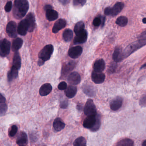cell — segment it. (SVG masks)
<instances>
[{
  "instance_id": "cell-1",
  "label": "cell",
  "mask_w": 146,
  "mask_h": 146,
  "mask_svg": "<svg viewBox=\"0 0 146 146\" xmlns=\"http://www.w3.org/2000/svg\"><path fill=\"white\" fill-rule=\"evenodd\" d=\"M28 0H15L13 10V16L17 19L24 17L29 11Z\"/></svg>"
},
{
  "instance_id": "cell-2",
  "label": "cell",
  "mask_w": 146,
  "mask_h": 146,
  "mask_svg": "<svg viewBox=\"0 0 146 146\" xmlns=\"http://www.w3.org/2000/svg\"><path fill=\"white\" fill-rule=\"evenodd\" d=\"M84 127L93 132L97 131L101 125L100 117L98 114L88 116L83 123Z\"/></svg>"
},
{
  "instance_id": "cell-3",
  "label": "cell",
  "mask_w": 146,
  "mask_h": 146,
  "mask_svg": "<svg viewBox=\"0 0 146 146\" xmlns=\"http://www.w3.org/2000/svg\"><path fill=\"white\" fill-rule=\"evenodd\" d=\"M146 45V40H138L128 45L123 51V58H126L134 52Z\"/></svg>"
},
{
  "instance_id": "cell-4",
  "label": "cell",
  "mask_w": 146,
  "mask_h": 146,
  "mask_svg": "<svg viewBox=\"0 0 146 146\" xmlns=\"http://www.w3.org/2000/svg\"><path fill=\"white\" fill-rule=\"evenodd\" d=\"M54 51V47L52 45H47L45 46L39 52L38 57L39 59L44 62L49 60L52 54Z\"/></svg>"
},
{
  "instance_id": "cell-5",
  "label": "cell",
  "mask_w": 146,
  "mask_h": 146,
  "mask_svg": "<svg viewBox=\"0 0 146 146\" xmlns=\"http://www.w3.org/2000/svg\"><path fill=\"white\" fill-rule=\"evenodd\" d=\"M84 114L87 116L97 114L96 108L93 100L88 99L87 100L84 108Z\"/></svg>"
},
{
  "instance_id": "cell-6",
  "label": "cell",
  "mask_w": 146,
  "mask_h": 146,
  "mask_svg": "<svg viewBox=\"0 0 146 146\" xmlns=\"http://www.w3.org/2000/svg\"><path fill=\"white\" fill-rule=\"evenodd\" d=\"M11 46V42L8 40L5 39L1 41L0 44V54L1 57H5L9 54Z\"/></svg>"
},
{
  "instance_id": "cell-7",
  "label": "cell",
  "mask_w": 146,
  "mask_h": 146,
  "mask_svg": "<svg viewBox=\"0 0 146 146\" xmlns=\"http://www.w3.org/2000/svg\"><path fill=\"white\" fill-rule=\"evenodd\" d=\"M7 33L12 38H15L17 35V24L13 21L9 22L6 27Z\"/></svg>"
},
{
  "instance_id": "cell-8",
  "label": "cell",
  "mask_w": 146,
  "mask_h": 146,
  "mask_svg": "<svg viewBox=\"0 0 146 146\" xmlns=\"http://www.w3.org/2000/svg\"><path fill=\"white\" fill-rule=\"evenodd\" d=\"M106 78V76L102 72L96 71L92 72L91 75V79L94 83L96 84H100L104 82Z\"/></svg>"
},
{
  "instance_id": "cell-9",
  "label": "cell",
  "mask_w": 146,
  "mask_h": 146,
  "mask_svg": "<svg viewBox=\"0 0 146 146\" xmlns=\"http://www.w3.org/2000/svg\"><path fill=\"white\" fill-rule=\"evenodd\" d=\"M123 102V98L120 96H117V97L111 100V101L110 102V108L112 111H117L122 107Z\"/></svg>"
},
{
  "instance_id": "cell-10",
  "label": "cell",
  "mask_w": 146,
  "mask_h": 146,
  "mask_svg": "<svg viewBox=\"0 0 146 146\" xmlns=\"http://www.w3.org/2000/svg\"><path fill=\"white\" fill-rule=\"evenodd\" d=\"M67 81L70 84L72 85H77L81 82V76L78 72H73L69 75L67 78Z\"/></svg>"
},
{
  "instance_id": "cell-11",
  "label": "cell",
  "mask_w": 146,
  "mask_h": 146,
  "mask_svg": "<svg viewBox=\"0 0 146 146\" xmlns=\"http://www.w3.org/2000/svg\"><path fill=\"white\" fill-rule=\"evenodd\" d=\"M83 52V49L80 46L71 48L68 51V55L70 58L76 59L80 57Z\"/></svg>"
},
{
  "instance_id": "cell-12",
  "label": "cell",
  "mask_w": 146,
  "mask_h": 146,
  "mask_svg": "<svg viewBox=\"0 0 146 146\" xmlns=\"http://www.w3.org/2000/svg\"><path fill=\"white\" fill-rule=\"evenodd\" d=\"M25 20H26L29 27L28 31L30 32H32L36 27L35 18L34 14L31 13H29L26 16Z\"/></svg>"
},
{
  "instance_id": "cell-13",
  "label": "cell",
  "mask_w": 146,
  "mask_h": 146,
  "mask_svg": "<svg viewBox=\"0 0 146 146\" xmlns=\"http://www.w3.org/2000/svg\"><path fill=\"white\" fill-rule=\"evenodd\" d=\"M88 39V33L85 30L76 35L74 40L75 44H82L87 41Z\"/></svg>"
},
{
  "instance_id": "cell-14",
  "label": "cell",
  "mask_w": 146,
  "mask_h": 146,
  "mask_svg": "<svg viewBox=\"0 0 146 146\" xmlns=\"http://www.w3.org/2000/svg\"><path fill=\"white\" fill-rule=\"evenodd\" d=\"M113 59L116 63L120 62L124 59L123 56V51L120 47L117 46L115 48L113 54Z\"/></svg>"
},
{
  "instance_id": "cell-15",
  "label": "cell",
  "mask_w": 146,
  "mask_h": 146,
  "mask_svg": "<svg viewBox=\"0 0 146 146\" xmlns=\"http://www.w3.org/2000/svg\"><path fill=\"white\" fill-rule=\"evenodd\" d=\"M124 7V4L123 2H118L116 3L112 7H111V16L115 17L117 16L121 12Z\"/></svg>"
},
{
  "instance_id": "cell-16",
  "label": "cell",
  "mask_w": 146,
  "mask_h": 146,
  "mask_svg": "<svg viewBox=\"0 0 146 146\" xmlns=\"http://www.w3.org/2000/svg\"><path fill=\"white\" fill-rule=\"evenodd\" d=\"M28 31L29 27L26 20L25 19L22 20L18 26V33L20 35L25 36L26 35Z\"/></svg>"
},
{
  "instance_id": "cell-17",
  "label": "cell",
  "mask_w": 146,
  "mask_h": 146,
  "mask_svg": "<svg viewBox=\"0 0 146 146\" xmlns=\"http://www.w3.org/2000/svg\"><path fill=\"white\" fill-rule=\"evenodd\" d=\"M66 22L65 19H59L56 21L52 29L53 33L56 34L66 26Z\"/></svg>"
},
{
  "instance_id": "cell-18",
  "label": "cell",
  "mask_w": 146,
  "mask_h": 146,
  "mask_svg": "<svg viewBox=\"0 0 146 146\" xmlns=\"http://www.w3.org/2000/svg\"><path fill=\"white\" fill-rule=\"evenodd\" d=\"M84 93L90 97H93L96 95V90L93 86L90 85H84L82 87Z\"/></svg>"
},
{
  "instance_id": "cell-19",
  "label": "cell",
  "mask_w": 146,
  "mask_h": 146,
  "mask_svg": "<svg viewBox=\"0 0 146 146\" xmlns=\"http://www.w3.org/2000/svg\"><path fill=\"white\" fill-rule=\"evenodd\" d=\"M52 90V87L50 84H45L40 88L39 93L41 96H46L51 93Z\"/></svg>"
},
{
  "instance_id": "cell-20",
  "label": "cell",
  "mask_w": 146,
  "mask_h": 146,
  "mask_svg": "<svg viewBox=\"0 0 146 146\" xmlns=\"http://www.w3.org/2000/svg\"><path fill=\"white\" fill-rule=\"evenodd\" d=\"M77 88L73 85H70L65 90V94L66 97L68 98H73L76 94Z\"/></svg>"
},
{
  "instance_id": "cell-21",
  "label": "cell",
  "mask_w": 146,
  "mask_h": 146,
  "mask_svg": "<svg viewBox=\"0 0 146 146\" xmlns=\"http://www.w3.org/2000/svg\"><path fill=\"white\" fill-rule=\"evenodd\" d=\"M105 67L106 64L105 61L102 59L97 60L94 64V70L96 71L102 72L105 70Z\"/></svg>"
},
{
  "instance_id": "cell-22",
  "label": "cell",
  "mask_w": 146,
  "mask_h": 146,
  "mask_svg": "<svg viewBox=\"0 0 146 146\" xmlns=\"http://www.w3.org/2000/svg\"><path fill=\"white\" fill-rule=\"evenodd\" d=\"M28 136L25 132H20L17 139V143L19 146H24L28 143Z\"/></svg>"
},
{
  "instance_id": "cell-23",
  "label": "cell",
  "mask_w": 146,
  "mask_h": 146,
  "mask_svg": "<svg viewBox=\"0 0 146 146\" xmlns=\"http://www.w3.org/2000/svg\"><path fill=\"white\" fill-rule=\"evenodd\" d=\"M54 129L56 131L62 130L65 127V124L60 118H57L54 119L53 124Z\"/></svg>"
},
{
  "instance_id": "cell-24",
  "label": "cell",
  "mask_w": 146,
  "mask_h": 146,
  "mask_svg": "<svg viewBox=\"0 0 146 146\" xmlns=\"http://www.w3.org/2000/svg\"><path fill=\"white\" fill-rule=\"evenodd\" d=\"M46 11V17L49 21H54L58 17V13L52 9H48Z\"/></svg>"
},
{
  "instance_id": "cell-25",
  "label": "cell",
  "mask_w": 146,
  "mask_h": 146,
  "mask_svg": "<svg viewBox=\"0 0 146 146\" xmlns=\"http://www.w3.org/2000/svg\"><path fill=\"white\" fill-rule=\"evenodd\" d=\"M76 66V63L74 61H71L68 64H66L62 68V73L63 75H66L67 73L72 71Z\"/></svg>"
},
{
  "instance_id": "cell-26",
  "label": "cell",
  "mask_w": 146,
  "mask_h": 146,
  "mask_svg": "<svg viewBox=\"0 0 146 146\" xmlns=\"http://www.w3.org/2000/svg\"><path fill=\"white\" fill-rule=\"evenodd\" d=\"M0 112L1 116H2L5 115L7 110V106L6 103V99L2 94H1L0 96Z\"/></svg>"
},
{
  "instance_id": "cell-27",
  "label": "cell",
  "mask_w": 146,
  "mask_h": 146,
  "mask_svg": "<svg viewBox=\"0 0 146 146\" xmlns=\"http://www.w3.org/2000/svg\"><path fill=\"white\" fill-rule=\"evenodd\" d=\"M18 69L13 66L11 70L7 74V79L8 82L12 81L13 79H16L18 76Z\"/></svg>"
},
{
  "instance_id": "cell-28",
  "label": "cell",
  "mask_w": 146,
  "mask_h": 146,
  "mask_svg": "<svg viewBox=\"0 0 146 146\" xmlns=\"http://www.w3.org/2000/svg\"><path fill=\"white\" fill-rule=\"evenodd\" d=\"M23 41L20 38L15 39L13 42L12 45V50L13 52H17L23 46Z\"/></svg>"
},
{
  "instance_id": "cell-29",
  "label": "cell",
  "mask_w": 146,
  "mask_h": 146,
  "mask_svg": "<svg viewBox=\"0 0 146 146\" xmlns=\"http://www.w3.org/2000/svg\"><path fill=\"white\" fill-rule=\"evenodd\" d=\"M13 64V66H15L18 70H20L21 66V59L20 54L17 51L15 52L14 54Z\"/></svg>"
},
{
  "instance_id": "cell-30",
  "label": "cell",
  "mask_w": 146,
  "mask_h": 146,
  "mask_svg": "<svg viewBox=\"0 0 146 146\" xmlns=\"http://www.w3.org/2000/svg\"><path fill=\"white\" fill-rule=\"evenodd\" d=\"M73 37V32L71 30H65L63 34V38L66 42H70L71 40Z\"/></svg>"
},
{
  "instance_id": "cell-31",
  "label": "cell",
  "mask_w": 146,
  "mask_h": 146,
  "mask_svg": "<svg viewBox=\"0 0 146 146\" xmlns=\"http://www.w3.org/2000/svg\"><path fill=\"white\" fill-rule=\"evenodd\" d=\"M128 22V19L126 17L120 16L117 19L116 23L120 27H123L127 25Z\"/></svg>"
},
{
  "instance_id": "cell-32",
  "label": "cell",
  "mask_w": 146,
  "mask_h": 146,
  "mask_svg": "<svg viewBox=\"0 0 146 146\" xmlns=\"http://www.w3.org/2000/svg\"><path fill=\"white\" fill-rule=\"evenodd\" d=\"M134 145V142L131 139L125 138L123 139L117 143V146H131Z\"/></svg>"
},
{
  "instance_id": "cell-33",
  "label": "cell",
  "mask_w": 146,
  "mask_h": 146,
  "mask_svg": "<svg viewBox=\"0 0 146 146\" xmlns=\"http://www.w3.org/2000/svg\"><path fill=\"white\" fill-rule=\"evenodd\" d=\"M84 24L82 21H80L76 24L74 27V31L76 35L81 33L84 30Z\"/></svg>"
},
{
  "instance_id": "cell-34",
  "label": "cell",
  "mask_w": 146,
  "mask_h": 146,
  "mask_svg": "<svg viewBox=\"0 0 146 146\" xmlns=\"http://www.w3.org/2000/svg\"><path fill=\"white\" fill-rule=\"evenodd\" d=\"M87 145L86 139L83 137H80L74 141L73 145L76 146H85Z\"/></svg>"
},
{
  "instance_id": "cell-35",
  "label": "cell",
  "mask_w": 146,
  "mask_h": 146,
  "mask_svg": "<svg viewBox=\"0 0 146 146\" xmlns=\"http://www.w3.org/2000/svg\"><path fill=\"white\" fill-rule=\"evenodd\" d=\"M18 131V127L16 125H13L11 128V130L9 132V136L11 137L14 136Z\"/></svg>"
},
{
  "instance_id": "cell-36",
  "label": "cell",
  "mask_w": 146,
  "mask_h": 146,
  "mask_svg": "<svg viewBox=\"0 0 146 146\" xmlns=\"http://www.w3.org/2000/svg\"><path fill=\"white\" fill-rule=\"evenodd\" d=\"M139 105L142 108L146 107V95L142 96L139 100Z\"/></svg>"
},
{
  "instance_id": "cell-37",
  "label": "cell",
  "mask_w": 146,
  "mask_h": 146,
  "mask_svg": "<svg viewBox=\"0 0 146 146\" xmlns=\"http://www.w3.org/2000/svg\"><path fill=\"white\" fill-rule=\"evenodd\" d=\"M87 0H73V4L75 6H83L86 3Z\"/></svg>"
},
{
  "instance_id": "cell-38",
  "label": "cell",
  "mask_w": 146,
  "mask_h": 146,
  "mask_svg": "<svg viewBox=\"0 0 146 146\" xmlns=\"http://www.w3.org/2000/svg\"><path fill=\"white\" fill-rule=\"evenodd\" d=\"M101 18L100 17H96L93 21V25L95 27H99L101 24Z\"/></svg>"
},
{
  "instance_id": "cell-39",
  "label": "cell",
  "mask_w": 146,
  "mask_h": 146,
  "mask_svg": "<svg viewBox=\"0 0 146 146\" xmlns=\"http://www.w3.org/2000/svg\"><path fill=\"white\" fill-rule=\"evenodd\" d=\"M67 88V84L65 82H61L58 85V88L60 90H65Z\"/></svg>"
},
{
  "instance_id": "cell-40",
  "label": "cell",
  "mask_w": 146,
  "mask_h": 146,
  "mask_svg": "<svg viewBox=\"0 0 146 146\" xmlns=\"http://www.w3.org/2000/svg\"><path fill=\"white\" fill-rule=\"evenodd\" d=\"M12 8V2L11 1H8L6 5L5 6V11L7 12H9L11 11Z\"/></svg>"
},
{
  "instance_id": "cell-41",
  "label": "cell",
  "mask_w": 146,
  "mask_h": 146,
  "mask_svg": "<svg viewBox=\"0 0 146 146\" xmlns=\"http://www.w3.org/2000/svg\"><path fill=\"white\" fill-rule=\"evenodd\" d=\"M68 106V101L66 100H65L61 102H60V107L61 108H63V109L67 108Z\"/></svg>"
},
{
  "instance_id": "cell-42",
  "label": "cell",
  "mask_w": 146,
  "mask_h": 146,
  "mask_svg": "<svg viewBox=\"0 0 146 146\" xmlns=\"http://www.w3.org/2000/svg\"><path fill=\"white\" fill-rule=\"evenodd\" d=\"M138 39V40H146V30L139 35Z\"/></svg>"
},
{
  "instance_id": "cell-43",
  "label": "cell",
  "mask_w": 146,
  "mask_h": 146,
  "mask_svg": "<svg viewBox=\"0 0 146 146\" xmlns=\"http://www.w3.org/2000/svg\"><path fill=\"white\" fill-rule=\"evenodd\" d=\"M116 67H117V65H116V63L112 64L109 67V71L111 73L114 72L115 71Z\"/></svg>"
},
{
  "instance_id": "cell-44",
  "label": "cell",
  "mask_w": 146,
  "mask_h": 146,
  "mask_svg": "<svg viewBox=\"0 0 146 146\" xmlns=\"http://www.w3.org/2000/svg\"><path fill=\"white\" fill-rule=\"evenodd\" d=\"M104 13L106 16H111V7H106L104 10Z\"/></svg>"
},
{
  "instance_id": "cell-45",
  "label": "cell",
  "mask_w": 146,
  "mask_h": 146,
  "mask_svg": "<svg viewBox=\"0 0 146 146\" xmlns=\"http://www.w3.org/2000/svg\"><path fill=\"white\" fill-rule=\"evenodd\" d=\"M58 1L63 5H67L70 1V0H58Z\"/></svg>"
},
{
  "instance_id": "cell-46",
  "label": "cell",
  "mask_w": 146,
  "mask_h": 146,
  "mask_svg": "<svg viewBox=\"0 0 146 146\" xmlns=\"http://www.w3.org/2000/svg\"><path fill=\"white\" fill-rule=\"evenodd\" d=\"M45 62H44L43 60H42L40 59H39V60H38V64L39 66H41L43 65L44 64V63H45Z\"/></svg>"
},
{
  "instance_id": "cell-47",
  "label": "cell",
  "mask_w": 146,
  "mask_h": 146,
  "mask_svg": "<svg viewBox=\"0 0 146 146\" xmlns=\"http://www.w3.org/2000/svg\"><path fill=\"white\" fill-rule=\"evenodd\" d=\"M101 25L102 27H103V26H104V25H105V21H106V17H102V18H101Z\"/></svg>"
},
{
  "instance_id": "cell-48",
  "label": "cell",
  "mask_w": 146,
  "mask_h": 146,
  "mask_svg": "<svg viewBox=\"0 0 146 146\" xmlns=\"http://www.w3.org/2000/svg\"><path fill=\"white\" fill-rule=\"evenodd\" d=\"M77 109L79 111H82L83 109V106L81 105H78L77 106Z\"/></svg>"
},
{
  "instance_id": "cell-49",
  "label": "cell",
  "mask_w": 146,
  "mask_h": 146,
  "mask_svg": "<svg viewBox=\"0 0 146 146\" xmlns=\"http://www.w3.org/2000/svg\"><path fill=\"white\" fill-rule=\"evenodd\" d=\"M44 9H45V11H46V10H48V9H52V7L50 5H47L44 7Z\"/></svg>"
},
{
  "instance_id": "cell-50",
  "label": "cell",
  "mask_w": 146,
  "mask_h": 146,
  "mask_svg": "<svg viewBox=\"0 0 146 146\" xmlns=\"http://www.w3.org/2000/svg\"><path fill=\"white\" fill-rule=\"evenodd\" d=\"M146 68V63H145L143 65L141 66V68H140V70H141V69H143V68Z\"/></svg>"
},
{
  "instance_id": "cell-51",
  "label": "cell",
  "mask_w": 146,
  "mask_h": 146,
  "mask_svg": "<svg viewBox=\"0 0 146 146\" xmlns=\"http://www.w3.org/2000/svg\"><path fill=\"white\" fill-rule=\"evenodd\" d=\"M142 22L143 24H146V18H144L143 19Z\"/></svg>"
},
{
  "instance_id": "cell-52",
  "label": "cell",
  "mask_w": 146,
  "mask_h": 146,
  "mask_svg": "<svg viewBox=\"0 0 146 146\" xmlns=\"http://www.w3.org/2000/svg\"><path fill=\"white\" fill-rule=\"evenodd\" d=\"M143 146H146V140L143 142L142 143Z\"/></svg>"
}]
</instances>
